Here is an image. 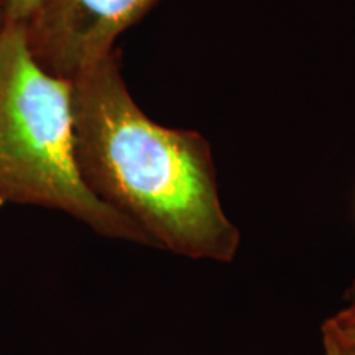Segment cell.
Listing matches in <instances>:
<instances>
[{
  "label": "cell",
  "mask_w": 355,
  "mask_h": 355,
  "mask_svg": "<svg viewBox=\"0 0 355 355\" xmlns=\"http://www.w3.org/2000/svg\"><path fill=\"white\" fill-rule=\"evenodd\" d=\"M74 157L83 181L155 248L229 263L241 230L220 202L202 133L153 122L139 107L114 50L71 79Z\"/></svg>",
  "instance_id": "obj_1"
},
{
  "label": "cell",
  "mask_w": 355,
  "mask_h": 355,
  "mask_svg": "<svg viewBox=\"0 0 355 355\" xmlns=\"http://www.w3.org/2000/svg\"><path fill=\"white\" fill-rule=\"evenodd\" d=\"M6 204L66 212L102 237L152 247L83 181L74 157L71 81L40 68L17 24H7L0 35V207Z\"/></svg>",
  "instance_id": "obj_2"
},
{
  "label": "cell",
  "mask_w": 355,
  "mask_h": 355,
  "mask_svg": "<svg viewBox=\"0 0 355 355\" xmlns=\"http://www.w3.org/2000/svg\"><path fill=\"white\" fill-rule=\"evenodd\" d=\"M159 0H40L21 26L40 68L71 81L115 48V40Z\"/></svg>",
  "instance_id": "obj_3"
},
{
  "label": "cell",
  "mask_w": 355,
  "mask_h": 355,
  "mask_svg": "<svg viewBox=\"0 0 355 355\" xmlns=\"http://www.w3.org/2000/svg\"><path fill=\"white\" fill-rule=\"evenodd\" d=\"M349 304L322 324V336L331 337L337 344L355 349V296H350Z\"/></svg>",
  "instance_id": "obj_4"
},
{
  "label": "cell",
  "mask_w": 355,
  "mask_h": 355,
  "mask_svg": "<svg viewBox=\"0 0 355 355\" xmlns=\"http://www.w3.org/2000/svg\"><path fill=\"white\" fill-rule=\"evenodd\" d=\"M38 2L40 0H2L6 21L7 24L21 25L28 19Z\"/></svg>",
  "instance_id": "obj_5"
},
{
  "label": "cell",
  "mask_w": 355,
  "mask_h": 355,
  "mask_svg": "<svg viewBox=\"0 0 355 355\" xmlns=\"http://www.w3.org/2000/svg\"><path fill=\"white\" fill-rule=\"evenodd\" d=\"M322 344H324V355H344L340 345L329 339V337L322 336Z\"/></svg>",
  "instance_id": "obj_6"
},
{
  "label": "cell",
  "mask_w": 355,
  "mask_h": 355,
  "mask_svg": "<svg viewBox=\"0 0 355 355\" xmlns=\"http://www.w3.org/2000/svg\"><path fill=\"white\" fill-rule=\"evenodd\" d=\"M7 21H6V13H3V6H2V0H0V35H2L3 28H6Z\"/></svg>",
  "instance_id": "obj_7"
},
{
  "label": "cell",
  "mask_w": 355,
  "mask_h": 355,
  "mask_svg": "<svg viewBox=\"0 0 355 355\" xmlns=\"http://www.w3.org/2000/svg\"><path fill=\"white\" fill-rule=\"evenodd\" d=\"M331 339V337H329ZM336 343V340H334ZM340 349H343V352H344V355H355V349H347V347H343V345H340Z\"/></svg>",
  "instance_id": "obj_8"
},
{
  "label": "cell",
  "mask_w": 355,
  "mask_h": 355,
  "mask_svg": "<svg viewBox=\"0 0 355 355\" xmlns=\"http://www.w3.org/2000/svg\"><path fill=\"white\" fill-rule=\"evenodd\" d=\"M350 296H355V279H354V283H352V285H350V288L347 290V298H350Z\"/></svg>",
  "instance_id": "obj_9"
}]
</instances>
